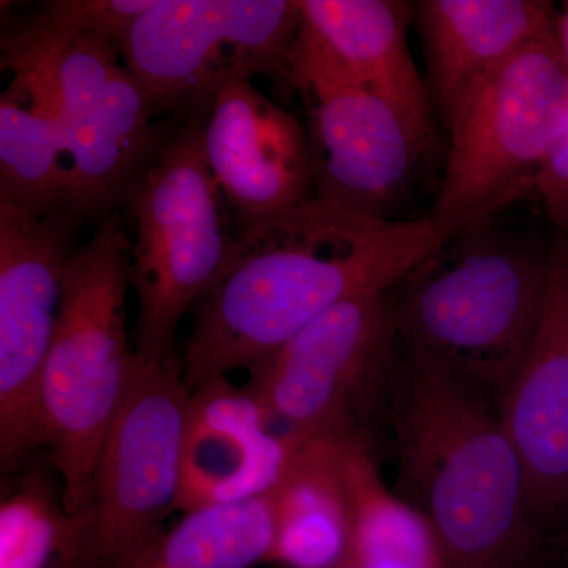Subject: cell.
Here are the masks:
<instances>
[{
	"mask_svg": "<svg viewBox=\"0 0 568 568\" xmlns=\"http://www.w3.org/2000/svg\"><path fill=\"white\" fill-rule=\"evenodd\" d=\"M43 568H102L85 549L58 552Z\"/></svg>",
	"mask_w": 568,
	"mask_h": 568,
	"instance_id": "cell-24",
	"label": "cell"
},
{
	"mask_svg": "<svg viewBox=\"0 0 568 568\" xmlns=\"http://www.w3.org/2000/svg\"><path fill=\"white\" fill-rule=\"evenodd\" d=\"M332 568H361V567H358L357 564H355L353 559L345 558L342 560V562L336 564V566L332 567Z\"/></svg>",
	"mask_w": 568,
	"mask_h": 568,
	"instance_id": "cell-26",
	"label": "cell"
},
{
	"mask_svg": "<svg viewBox=\"0 0 568 568\" xmlns=\"http://www.w3.org/2000/svg\"><path fill=\"white\" fill-rule=\"evenodd\" d=\"M301 21L298 0H156L119 52L160 111L186 115L233 77L290 82Z\"/></svg>",
	"mask_w": 568,
	"mask_h": 568,
	"instance_id": "cell-8",
	"label": "cell"
},
{
	"mask_svg": "<svg viewBox=\"0 0 568 568\" xmlns=\"http://www.w3.org/2000/svg\"><path fill=\"white\" fill-rule=\"evenodd\" d=\"M190 398L182 364L134 357L97 459L91 508L78 518L80 548L100 567H114L175 510Z\"/></svg>",
	"mask_w": 568,
	"mask_h": 568,
	"instance_id": "cell-9",
	"label": "cell"
},
{
	"mask_svg": "<svg viewBox=\"0 0 568 568\" xmlns=\"http://www.w3.org/2000/svg\"><path fill=\"white\" fill-rule=\"evenodd\" d=\"M276 537L274 491L185 511L111 568H256Z\"/></svg>",
	"mask_w": 568,
	"mask_h": 568,
	"instance_id": "cell-20",
	"label": "cell"
},
{
	"mask_svg": "<svg viewBox=\"0 0 568 568\" xmlns=\"http://www.w3.org/2000/svg\"><path fill=\"white\" fill-rule=\"evenodd\" d=\"M130 287L132 241L115 212L71 257L41 379L43 447L62 478V507L71 518L91 508L100 448L136 357L126 327Z\"/></svg>",
	"mask_w": 568,
	"mask_h": 568,
	"instance_id": "cell-4",
	"label": "cell"
},
{
	"mask_svg": "<svg viewBox=\"0 0 568 568\" xmlns=\"http://www.w3.org/2000/svg\"><path fill=\"white\" fill-rule=\"evenodd\" d=\"M301 93L316 197L357 215L392 220L435 129L362 85L325 84Z\"/></svg>",
	"mask_w": 568,
	"mask_h": 568,
	"instance_id": "cell-11",
	"label": "cell"
},
{
	"mask_svg": "<svg viewBox=\"0 0 568 568\" xmlns=\"http://www.w3.org/2000/svg\"><path fill=\"white\" fill-rule=\"evenodd\" d=\"M556 39H558L560 52H562L568 70V2L562 17L559 18L558 24H556Z\"/></svg>",
	"mask_w": 568,
	"mask_h": 568,
	"instance_id": "cell-25",
	"label": "cell"
},
{
	"mask_svg": "<svg viewBox=\"0 0 568 568\" xmlns=\"http://www.w3.org/2000/svg\"><path fill=\"white\" fill-rule=\"evenodd\" d=\"M343 444L297 437L291 465L274 489L276 537L268 564L332 568L346 558L349 504Z\"/></svg>",
	"mask_w": 568,
	"mask_h": 568,
	"instance_id": "cell-19",
	"label": "cell"
},
{
	"mask_svg": "<svg viewBox=\"0 0 568 568\" xmlns=\"http://www.w3.org/2000/svg\"><path fill=\"white\" fill-rule=\"evenodd\" d=\"M278 424L252 388L227 377L192 392L183 439L181 489L175 510L235 503L278 487L297 437Z\"/></svg>",
	"mask_w": 568,
	"mask_h": 568,
	"instance_id": "cell-15",
	"label": "cell"
},
{
	"mask_svg": "<svg viewBox=\"0 0 568 568\" xmlns=\"http://www.w3.org/2000/svg\"><path fill=\"white\" fill-rule=\"evenodd\" d=\"M396 353L387 293L355 295L253 369L248 387L291 435L372 447L369 429L386 413Z\"/></svg>",
	"mask_w": 568,
	"mask_h": 568,
	"instance_id": "cell-7",
	"label": "cell"
},
{
	"mask_svg": "<svg viewBox=\"0 0 568 568\" xmlns=\"http://www.w3.org/2000/svg\"><path fill=\"white\" fill-rule=\"evenodd\" d=\"M204 153L234 226L268 219L316 197L305 125L233 77L212 97Z\"/></svg>",
	"mask_w": 568,
	"mask_h": 568,
	"instance_id": "cell-12",
	"label": "cell"
},
{
	"mask_svg": "<svg viewBox=\"0 0 568 568\" xmlns=\"http://www.w3.org/2000/svg\"><path fill=\"white\" fill-rule=\"evenodd\" d=\"M65 129L18 97H0V200L20 207H65Z\"/></svg>",
	"mask_w": 568,
	"mask_h": 568,
	"instance_id": "cell-22",
	"label": "cell"
},
{
	"mask_svg": "<svg viewBox=\"0 0 568 568\" xmlns=\"http://www.w3.org/2000/svg\"><path fill=\"white\" fill-rule=\"evenodd\" d=\"M536 192L558 231L556 234L568 239V121L541 164Z\"/></svg>",
	"mask_w": 568,
	"mask_h": 568,
	"instance_id": "cell-23",
	"label": "cell"
},
{
	"mask_svg": "<svg viewBox=\"0 0 568 568\" xmlns=\"http://www.w3.org/2000/svg\"><path fill=\"white\" fill-rule=\"evenodd\" d=\"M160 112L148 89L119 67L99 102L67 129L65 207L82 223L100 224L125 209L186 119L159 122Z\"/></svg>",
	"mask_w": 568,
	"mask_h": 568,
	"instance_id": "cell-16",
	"label": "cell"
},
{
	"mask_svg": "<svg viewBox=\"0 0 568 568\" xmlns=\"http://www.w3.org/2000/svg\"><path fill=\"white\" fill-rule=\"evenodd\" d=\"M517 448L532 518L568 506V239L549 246L547 291L536 335L500 405Z\"/></svg>",
	"mask_w": 568,
	"mask_h": 568,
	"instance_id": "cell-14",
	"label": "cell"
},
{
	"mask_svg": "<svg viewBox=\"0 0 568 568\" xmlns=\"http://www.w3.org/2000/svg\"><path fill=\"white\" fill-rule=\"evenodd\" d=\"M69 209L0 200V463L18 469L43 447L41 379L81 227Z\"/></svg>",
	"mask_w": 568,
	"mask_h": 568,
	"instance_id": "cell-10",
	"label": "cell"
},
{
	"mask_svg": "<svg viewBox=\"0 0 568 568\" xmlns=\"http://www.w3.org/2000/svg\"><path fill=\"white\" fill-rule=\"evenodd\" d=\"M386 413L394 491L428 523L446 567L526 568L536 555V519L500 407L398 342Z\"/></svg>",
	"mask_w": 568,
	"mask_h": 568,
	"instance_id": "cell-2",
	"label": "cell"
},
{
	"mask_svg": "<svg viewBox=\"0 0 568 568\" xmlns=\"http://www.w3.org/2000/svg\"><path fill=\"white\" fill-rule=\"evenodd\" d=\"M549 246L497 219L452 234L387 293L398 342L500 407L540 321Z\"/></svg>",
	"mask_w": 568,
	"mask_h": 568,
	"instance_id": "cell-3",
	"label": "cell"
},
{
	"mask_svg": "<svg viewBox=\"0 0 568 568\" xmlns=\"http://www.w3.org/2000/svg\"><path fill=\"white\" fill-rule=\"evenodd\" d=\"M235 233L233 263L192 312L181 357L192 392L252 373L347 298L388 293L444 242L432 216L369 219L320 197Z\"/></svg>",
	"mask_w": 568,
	"mask_h": 568,
	"instance_id": "cell-1",
	"label": "cell"
},
{
	"mask_svg": "<svg viewBox=\"0 0 568 568\" xmlns=\"http://www.w3.org/2000/svg\"><path fill=\"white\" fill-rule=\"evenodd\" d=\"M209 104L186 114L125 205L136 223L133 347L149 364H182L179 325L226 274L237 246L233 215L205 160Z\"/></svg>",
	"mask_w": 568,
	"mask_h": 568,
	"instance_id": "cell-5",
	"label": "cell"
},
{
	"mask_svg": "<svg viewBox=\"0 0 568 568\" xmlns=\"http://www.w3.org/2000/svg\"><path fill=\"white\" fill-rule=\"evenodd\" d=\"M119 58L118 44L80 28L62 0L44 2L2 32V69L13 71L7 92L65 132L99 102Z\"/></svg>",
	"mask_w": 568,
	"mask_h": 568,
	"instance_id": "cell-17",
	"label": "cell"
},
{
	"mask_svg": "<svg viewBox=\"0 0 568 568\" xmlns=\"http://www.w3.org/2000/svg\"><path fill=\"white\" fill-rule=\"evenodd\" d=\"M343 474L349 504L346 558L405 568H447L425 518L384 485L372 447L343 444Z\"/></svg>",
	"mask_w": 568,
	"mask_h": 568,
	"instance_id": "cell-21",
	"label": "cell"
},
{
	"mask_svg": "<svg viewBox=\"0 0 568 568\" xmlns=\"http://www.w3.org/2000/svg\"><path fill=\"white\" fill-rule=\"evenodd\" d=\"M298 6L301 29L290 62V82L297 91L325 84L362 85L435 129V103L407 44L413 3L298 0Z\"/></svg>",
	"mask_w": 568,
	"mask_h": 568,
	"instance_id": "cell-13",
	"label": "cell"
},
{
	"mask_svg": "<svg viewBox=\"0 0 568 568\" xmlns=\"http://www.w3.org/2000/svg\"><path fill=\"white\" fill-rule=\"evenodd\" d=\"M413 9L444 119L480 78L556 32L551 3L540 0H420Z\"/></svg>",
	"mask_w": 568,
	"mask_h": 568,
	"instance_id": "cell-18",
	"label": "cell"
},
{
	"mask_svg": "<svg viewBox=\"0 0 568 568\" xmlns=\"http://www.w3.org/2000/svg\"><path fill=\"white\" fill-rule=\"evenodd\" d=\"M567 121L568 70L556 32L480 78L446 118V173L429 215L443 241L499 219L536 190Z\"/></svg>",
	"mask_w": 568,
	"mask_h": 568,
	"instance_id": "cell-6",
	"label": "cell"
}]
</instances>
